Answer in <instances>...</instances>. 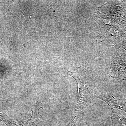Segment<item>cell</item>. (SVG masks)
<instances>
[{
	"instance_id": "obj_5",
	"label": "cell",
	"mask_w": 126,
	"mask_h": 126,
	"mask_svg": "<svg viewBox=\"0 0 126 126\" xmlns=\"http://www.w3.org/2000/svg\"><path fill=\"white\" fill-rule=\"evenodd\" d=\"M0 121L3 122L7 126H23L22 124L11 119L5 113H0Z\"/></svg>"
},
{
	"instance_id": "obj_4",
	"label": "cell",
	"mask_w": 126,
	"mask_h": 126,
	"mask_svg": "<svg viewBox=\"0 0 126 126\" xmlns=\"http://www.w3.org/2000/svg\"><path fill=\"white\" fill-rule=\"evenodd\" d=\"M113 126H126V119L115 109H112Z\"/></svg>"
},
{
	"instance_id": "obj_3",
	"label": "cell",
	"mask_w": 126,
	"mask_h": 126,
	"mask_svg": "<svg viewBox=\"0 0 126 126\" xmlns=\"http://www.w3.org/2000/svg\"><path fill=\"white\" fill-rule=\"evenodd\" d=\"M95 97L105 102L110 106L111 109H117L126 113V102L111 99L104 96L95 95Z\"/></svg>"
},
{
	"instance_id": "obj_6",
	"label": "cell",
	"mask_w": 126,
	"mask_h": 126,
	"mask_svg": "<svg viewBox=\"0 0 126 126\" xmlns=\"http://www.w3.org/2000/svg\"><path fill=\"white\" fill-rule=\"evenodd\" d=\"M78 119L79 118L73 116L72 120L70 121V123H69L68 126H75L76 122Z\"/></svg>"
},
{
	"instance_id": "obj_2",
	"label": "cell",
	"mask_w": 126,
	"mask_h": 126,
	"mask_svg": "<svg viewBox=\"0 0 126 126\" xmlns=\"http://www.w3.org/2000/svg\"><path fill=\"white\" fill-rule=\"evenodd\" d=\"M43 106L44 105L40 102H37L36 105L33 107L32 108V115L31 118L23 122L24 126H35L40 116H41L39 114V110L40 108H43Z\"/></svg>"
},
{
	"instance_id": "obj_1",
	"label": "cell",
	"mask_w": 126,
	"mask_h": 126,
	"mask_svg": "<svg viewBox=\"0 0 126 126\" xmlns=\"http://www.w3.org/2000/svg\"><path fill=\"white\" fill-rule=\"evenodd\" d=\"M67 73L75 79L78 84L77 104L74 115L80 117L84 109L95 98V95L93 94L88 88L86 74L82 67L78 68L77 72L68 71Z\"/></svg>"
}]
</instances>
